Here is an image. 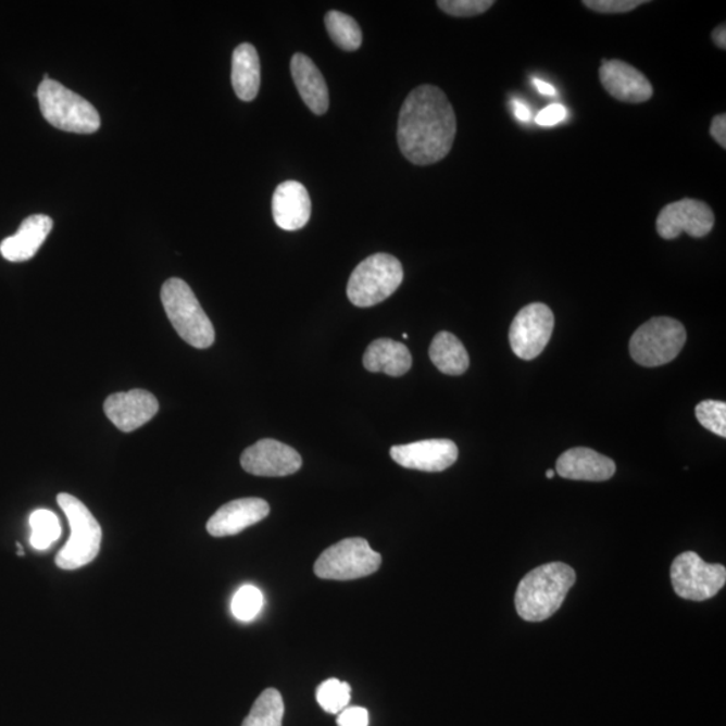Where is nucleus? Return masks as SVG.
Instances as JSON below:
<instances>
[{
    "label": "nucleus",
    "instance_id": "obj_1",
    "mask_svg": "<svg viewBox=\"0 0 726 726\" xmlns=\"http://www.w3.org/2000/svg\"><path fill=\"white\" fill-rule=\"evenodd\" d=\"M456 136V116L445 92L434 85L412 90L401 107L397 139L408 161L427 166L445 159Z\"/></svg>",
    "mask_w": 726,
    "mask_h": 726
},
{
    "label": "nucleus",
    "instance_id": "obj_2",
    "mask_svg": "<svg viewBox=\"0 0 726 726\" xmlns=\"http://www.w3.org/2000/svg\"><path fill=\"white\" fill-rule=\"evenodd\" d=\"M576 572L564 563H550L527 573L515 592V610L522 619L538 623L549 619L563 605L575 586Z\"/></svg>",
    "mask_w": 726,
    "mask_h": 726
},
{
    "label": "nucleus",
    "instance_id": "obj_3",
    "mask_svg": "<svg viewBox=\"0 0 726 726\" xmlns=\"http://www.w3.org/2000/svg\"><path fill=\"white\" fill-rule=\"evenodd\" d=\"M161 299L175 331L186 343L196 349H208L214 343L213 323L186 281L178 277L168 279L162 287Z\"/></svg>",
    "mask_w": 726,
    "mask_h": 726
},
{
    "label": "nucleus",
    "instance_id": "obj_4",
    "mask_svg": "<svg viewBox=\"0 0 726 726\" xmlns=\"http://www.w3.org/2000/svg\"><path fill=\"white\" fill-rule=\"evenodd\" d=\"M57 502L70 521L71 537L57 554L55 565L60 569L75 571L98 558L103 530L95 515L76 497L61 492L57 496Z\"/></svg>",
    "mask_w": 726,
    "mask_h": 726
},
{
    "label": "nucleus",
    "instance_id": "obj_5",
    "mask_svg": "<svg viewBox=\"0 0 726 726\" xmlns=\"http://www.w3.org/2000/svg\"><path fill=\"white\" fill-rule=\"evenodd\" d=\"M37 98L45 118L53 127L75 134H93L101 126L98 110L82 96L45 75Z\"/></svg>",
    "mask_w": 726,
    "mask_h": 726
},
{
    "label": "nucleus",
    "instance_id": "obj_6",
    "mask_svg": "<svg viewBox=\"0 0 726 726\" xmlns=\"http://www.w3.org/2000/svg\"><path fill=\"white\" fill-rule=\"evenodd\" d=\"M402 280L400 261L388 253H376L356 265L349 279L348 298L356 308H373L390 298Z\"/></svg>",
    "mask_w": 726,
    "mask_h": 726
},
{
    "label": "nucleus",
    "instance_id": "obj_7",
    "mask_svg": "<svg viewBox=\"0 0 726 726\" xmlns=\"http://www.w3.org/2000/svg\"><path fill=\"white\" fill-rule=\"evenodd\" d=\"M686 342L683 323L673 317H652L629 340L633 360L646 367L666 365L677 359Z\"/></svg>",
    "mask_w": 726,
    "mask_h": 726
},
{
    "label": "nucleus",
    "instance_id": "obj_8",
    "mask_svg": "<svg viewBox=\"0 0 726 726\" xmlns=\"http://www.w3.org/2000/svg\"><path fill=\"white\" fill-rule=\"evenodd\" d=\"M381 563V554L374 552L366 540L346 538L320 555L314 572L323 580H355L373 575Z\"/></svg>",
    "mask_w": 726,
    "mask_h": 726
},
{
    "label": "nucleus",
    "instance_id": "obj_9",
    "mask_svg": "<svg viewBox=\"0 0 726 726\" xmlns=\"http://www.w3.org/2000/svg\"><path fill=\"white\" fill-rule=\"evenodd\" d=\"M671 576L674 592L691 601L716 597L726 583L724 565L708 564L694 552L679 554L674 560Z\"/></svg>",
    "mask_w": 726,
    "mask_h": 726
},
{
    "label": "nucleus",
    "instance_id": "obj_10",
    "mask_svg": "<svg viewBox=\"0 0 726 726\" xmlns=\"http://www.w3.org/2000/svg\"><path fill=\"white\" fill-rule=\"evenodd\" d=\"M554 328V315L547 304L533 303L522 309L510 326L509 339L514 354L531 361L542 353Z\"/></svg>",
    "mask_w": 726,
    "mask_h": 726
},
{
    "label": "nucleus",
    "instance_id": "obj_11",
    "mask_svg": "<svg viewBox=\"0 0 726 726\" xmlns=\"http://www.w3.org/2000/svg\"><path fill=\"white\" fill-rule=\"evenodd\" d=\"M713 226L714 214L711 206L691 198L668 203L656 218L658 235L665 240H674L683 234L694 238L705 237L711 234Z\"/></svg>",
    "mask_w": 726,
    "mask_h": 726
},
{
    "label": "nucleus",
    "instance_id": "obj_12",
    "mask_svg": "<svg viewBox=\"0 0 726 726\" xmlns=\"http://www.w3.org/2000/svg\"><path fill=\"white\" fill-rule=\"evenodd\" d=\"M302 456L292 447L274 439L256 442L241 455V466L256 476H288L302 468Z\"/></svg>",
    "mask_w": 726,
    "mask_h": 726
},
{
    "label": "nucleus",
    "instance_id": "obj_13",
    "mask_svg": "<svg viewBox=\"0 0 726 726\" xmlns=\"http://www.w3.org/2000/svg\"><path fill=\"white\" fill-rule=\"evenodd\" d=\"M390 456L405 468L441 473L455 464L459 450L452 440L430 439L391 447Z\"/></svg>",
    "mask_w": 726,
    "mask_h": 726
},
{
    "label": "nucleus",
    "instance_id": "obj_14",
    "mask_svg": "<svg viewBox=\"0 0 726 726\" xmlns=\"http://www.w3.org/2000/svg\"><path fill=\"white\" fill-rule=\"evenodd\" d=\"M159 402L150 391L134 389L108 397L104 412L122 433H133L154 418Z\"/></svg>",
    "mask_w": 726,
    "mask_h": 726
},
{
    "label": "nucleus",
    "instance_id": "obj_15",
    "mask_svg": "<svg viewBox=\"0 0 726 726\" xmlns=\"http://www.w3.org/2000/svg\"><path fill=\"white\" fill-rule=\"evenodd\" d=\"M599 76L606 92L623 103H646L654 93L648 77L621 60L601 62Z\"/></svg>",
    "mask_w": 726,
    "mask_h": 726
},
{
    "label": "nucleus",
    "instance_id": "obj_16",
    "mask_svg": "<svg viewBox=\"0 0 726 726\" xmlns=\"http://www.w3.org/2000/svg\"><path fill=\"white\" fill-rule=\"evenodd\" d=\"M270 504L260 498L236 499L224 504L208 521L210 536L228 537L248 529L270 515Z\"/></svg>",
    "mask_w": 726,
    "mask_h": 726
},
{
    "label": "nucleus",
    "instance_id": "obj_17",
    "mask_svg": "<svg viewBox=\"0 0 726 726\" xmlns=\"http://www.w3.org/2000/svg\"><path fill=\"white\" fill-rule=\"evenodd\" d=\"M272 214L280 229L295 231L304 228L311 218L308 189L298 180L283 182L272 198Z\"/></svg>",
    "mask_w": 726,
    "mask_h": 726
},
{
    "label": "nucleus",
    "instance_id": "obj_18",
    "mask_svg": "<svg viewBox=\"0 0 726 726\" xmlns=\"http://www.w3.org/2000/svg\"><path fill=\"white\" fill-rule=\"evenodd\" d=\"M555 471L565 479L604 481L615 475L616 464L591 448L577 447L559 458Z\"/></svg>",
    "mask_w": 726,
    "mask_h": 726
},
{
    "label": "nucleus",
    "instance_id": "obj_19",
    "mask_svg": "<svg viewBox=\"0 0 726 726\" xmlns=\"http://www.w3.org/2000/svg\"><path fill=\"white\" fill-rule=\"evenodd\" d=\"M53 220L49 215L34 214L27 217L14 236L4 238L0 243V253L11 263H22L36 256L50 231Z\"/></svg>",
    "mask_w": 726,
    "mask_h": 726
},
{
    "label": "nucleus",
    "instance_id": "obj_20",
    "mask_svg": "<svg viewBox=\"0 0 726 726\" xmlns=\"http://www.w3.org/2000/svg\"><path fill=\"white\" fill-rule=\"evenodd\" d=\"M291 73L295 85L299 90V95L317 116L325 115L330 105V98H328V88L314 61L308 55L297 53L291 60Z\"/></svg>",
    "mask_w": 726,
    "mask_h": 726
},
{
    "label": "nucleus",
    "instance_id": "obj_21",
    "mask_svg": "<svg viewBox=\"0 0 726 726\" xmlns=\"http://www.w3.org/2000/svg\"><path fill=\"white\" fill-rule=\"evenodd\" d=\"M363 366L367 372L385 373L390 377L404 376L412 367V355L404 343L381 338L373 340L363 354Z\"/></svg>",
    "mask_w": 726,
    "mask_h": 726
},
{
    "label": "nucleus",
    "instance_id": "obj_22",
    "mask_svg": "<svg viewBox=\"0 0 726 726\" xmlns=\"http://www.w3.org/2000/svg\"><path fill=\"white\" fill-rule=\"evenodd\" d=\"M258 50L251 43L237 47L231 59V85L237 98L252 101L258 98L261 82Z\"/></svg>",
    "mask_w": 726,
    "mask_h": 726
},
{
    "label": "nucleus",
    "instance_id": "obj_23",
    "mask_svg": "<svg viewBox=\"0 0 726 726\" xmlns=\"http://www.w3.org/2000/svg\"><path fill=\"white\" fill-rule=\"evenodd\" d=\"M429 359L447 376H462L470 366L466 348L448 331H441L434 338L429 348Z\"/></svg>",
    "mask_w": 726,
    "mask_h": 726
},
{
    "label": "nucleus",
    "instance_id": "obj_24",
    "mask_svg": "<svg viewBox=\"0 0 726 726\" xmlns=\"http://www.w3.org/2000/svg\"><path fill=\"white\" fill-rule=\"evenodd\" d=\"M285 717V701L280 691L266 689L253 703L251 713L243 719L242 726H281Z\"/></svg>",
    "mask_w": 726,
    "mask_h": 726
},
{
    "label": "nucleus",
    "instance_id": "obj_25",
    "mask_svg": "<svg viewBox=\"0 0 726 726\" xmlns=\"http://www.w3.org/2000/svg\"><path fill=\"white\" fill-rule=\"evenodd\" d=\"M325 24L334 42L346 52H355L362 45V32L353 16L333 10L326 14Z\"/></svg>",
    "mask_w": 726,
    "mask_h": 726
},
{
    "label": "nucleus",
    "instance_id": "obj_26",
    "mask_svg": "<svg viewBox=\"0 0 726 726\" xmlns=\"http://www.w3.org/2000/svg\"><path fill=\"white\" fill-rule=\"evenodd\" d=\"M32 547L45 550L61 537V524L59 517L50 510H37L30 515Z\"/></svg>",
    "mask_w": 726,
    "mask_h": 726
},
{
    "label": "nucleus",
    "instance_id": "obj_27",
    "mask_svg": "<svg viewBox=\"0 0 726 726\" xmlns=\"http://www.w3.org/2000/svg\"><path fill=\"white\" fill-rule=\"evenodd\" d=\"M316 700L323 711L339 714L349 706L351 700L350 685L336 678L327 679L317 688Z\"/></svg>",
    "mask_w": 726,
    "mask_h": 726
},
{
    "label": "nucleus",
    "instance_id": "obj_28",
    "mask_svg": "<svg viewBox=\"0 0 726 726\" xmlns=\"http://www.w3.org/2000/svg\"><path fill=\"white\" fill-rule=\"evenodd\" d=\"M264 597L260 589L253 586H243L238 589L231 600V612L236 619L251 622L263 610Z\"/></svg>",
    "mask_w": 726,
    "mask_h": 726
},
{
    "label": "nucleus",
    "instance_id": "obj_29",
    "mask_svg": "<svg viewBox=\"0 0 726 726\" xmlns=\"http://www.w3.org/2000/svg\"><path fill=\"white\" fill-rule=\"evenodd\" d=\"M696 416L703 428L726 438V404L724 401L706 400L696 408Z\"/></svg>",
    "mask_w": 726,
    "mask_h": 726
},
{
    "label": "nucleus",
    "instance_id": "obj_30",
    "mask_svg": "<svg viewBox=\"0 0 726 726\" xmlns=\"http://www.w3.org/2000/svg\"><path fill=\"white\" fill-rule=\"evenodd\" d=\"M439 9L456 18H467L486 13L493 5L492 0H440Z\"/></svg>",
    "mask_w": 726,
    "mask_h": 726
},
{
    "label": "nucleus",
    "instance_id": "obj_31",
    "mask_svg": "<svg viewBox=\"0 0 726 726\" xmlns=\"http://www.w3.org/2000/svg\"><path fill=\"white\" fill-rule=\"evenodd\" d=\"M644 3V0H584L583 2L589 10L603 14L629 13Z\"/></svg>",
    "mask_w": 726,
    "mask_h": 726
},
{
    "label": "nucleus",
    "instance_id": "obj_32",
    "mask_svg": "<svg viewBox=\"0 0 726 726\" xmlns=\"http://www.w3.org/2000/svg\"><path fill=\"white\" fill-rule=\"evenodd\" d=\"M337 723L338 726H367L368 713L365 708H346L339 713Z\"/></svg>",
    "mask_w": 726,
    "mask_h": 726
},
{
    "label": "nucleus",
    "instance_id": "obj_33",
    "mask_svg": "<svg viewBox=\"0 0 726 726\" xmlns=\"http://www.w3.org/2000/svg\"><path fill=\"white\" fill-rule=\"evenodd\" d=\"M566 115H568V112H566L565 107L553 104L544 108V110L538 113L536 123L543 127H552L555 126V124L564 122Z\"/></svg>",
    "mask_w": 726,
    "mask_h": 726
},
{
    "label": "nucleus",
    "instance_id": "obj_34",
    "mask_svg": "<svg viewBox=\"0 0 726 726\" xmlns=\"http://www.w3.org/2000/svg\"><path fill=\"white\" fill-rule=\"evenodd\" d=\"M711 135L723 149H726V115H717L713 118L711 126Z\"/></svg>",
    "mask_w": 726,
    "mask_h": 726
},
{
    "label": "nucleus",
    "instance_id": "obj_35",
    "mask_svg": "<svg viewBox=\"0 0 726 726\" xmlns=\"http://www.w3.org/2000/svg\"><path fill=\"white\" fill-rule=\"evenodd\" d=\"M513 105L515 117H517L520 122L526 123L530 121V110L527 105L521 103V101H514Z\"/></svg>",
    "mask_w": 726,
    "mask_h": 726
},
{
    "label": "nucleus",
    "instance_id": "obj_36",
    "mask_svg": "<svg viewBox=\"0 0 726 726\" xmlns=\"http://www.w3.org/2000/svg\"><path fill=\"white\" fill-rule=\"evenodd\" d=\"M712 38L714 43L717 45L719 49L725 50L726 48V28L725 25L718 26L716 30L713 32Z\"/></svg>",
    "mask_w": 726,
    "mask_h": 726
},
{
    "label": "nucleus",
    "instance_id": "obj_37",
    "mask_svg": "<svg viewBox=\"0 0 726 726\" xmlns=\"http://www.w3.org/2000/svg\"><path fill=\"white\" fill-rule=\"evenodd\" d=\"M536 88L538 89V92L544 95V96H554L555 95V89L553 85H550L548 83L542 82V79H535Z\"/></svg>",
    "mask_w": 726,
    "mask_h": 726
},
{
    "label": "nucleus",
    "instance_id": "obj_38",
    "mask_svg": "<svg viewBox=\"0 0 726 726\" xmlns=\"http://www.w3.org/2000/svg\"><path fill=\"white\" fill-rule=\"evenodd\" d=\"M554 475H555V471H553V470H548L547 471V478L548 479H553Z\"/></svg>",
    "mask_w": 726,
    "mask_h": 726
},
{
    "label": "nucleus",
    "instance_id": "obj_39",
    "mask_svg": "<svg viewBox=\"0 0 726 726\" xmlns=\"http://www.w3.org/2000/svg\"><path fill=\"white\" fill-rule=\"evenodd\" d=\"M408 337H410V336H408V334H406V333H405V334H402V338H405V339H408Z\"/></svg>",
    "mask_w": 726,
    "mask_h": 726
}]
</instances>
